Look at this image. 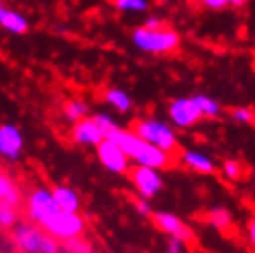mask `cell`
Segmentation results:
<instances>
[{"instance_id": "cell-1", "label": "cell", "mask_w": 255, "mask_h": 253, "mask_svg": "<svg viewBox=\"0 0 255 253\" xmlns=\"http://www.w3.org/2000/svg\"><path fill=\"white\" fill-rule=\"evenodd\" d=\"M109 139H113L117 144L121 146L129 161L140 166H152L157 170H165L172 163V153L161 150L157 146L150 144L146 140H142L133 131V129H124L119 127Z\"/></svg>"}, {"instance_id": "cell-2", "label": "cell", "mask_w": 255, "mask_h": 253, "mask_svg": "<svg viewBox=\"0 0 255 253\" xmlns=\"http://www.w3.org/2000/svg\"><path fill=\"white\" fill-rule=\"evenodd\" d=\"M11 242L20 253H59V241L33 222H17L11 229Z\"/></svg>"}, {"instance_id": "cell-3", "label": "cell", "mask_w": 255, "mask_h": 253, "mask_svg": "<svg viewBox=\"0 0 255 253\" xmlns=\"http://www.w3.org/2000/svg\"><path fill=\"white\" fill-rule=\"evenodd\" d=\"M133 131L137 133L142 140H146L150 144L157 146V148L165 150V152H168V153L178 152V148H179L178 135H176L174 126L168 124V122L153 119V117H144V119L135 121Z\"/></svg>"}, {"instance_id": "cell-4", "label": "cell", "mask_w": 255, "mask_h": 253, "mask_svg": "<svg viewBox=\"0 0 255 253\" xmlns=\"http://www.w3.org/2000/svg\"><path fill=\"white\" fill-rule=\"evenodd\" d=\"M133 44L142 52L148 54H166L179 46V35L170 28L159 26V28H148L140 26L131 35Z\"/></svg>"}, {"instance_id": "cell-5", "label": "cell", "mask_w": 255, "mask_h": 253, "mask_svg": "<svg viewBox=\"0 0 255 253\" xmlns=\"http://www.w3.org/2000/svg\"><path fill=\"white\" fill-rule=\"evenodd\" d=\"M59 211L61 209H59L56 200H54L52 189L37 187L26 198V215H28V220L37 224L39 228H45Z\"/></svg>"}, {"instance_id": "cell-6", "label": "cell", "mask_w": 255, "mask_h": 253, "mask_svg": "<svg viewBox=\"0 0 255 253\" xmlns=\"http://www.w3.org/2000/svg\"><path fill=\"white\" fill-rule=\"evenodd\" d=\"M43 229L56 241L65 242L70 239H76V237H82L85 231V218L82 216V213L59 211Z\"/></svg>"}, {"instance_id": "cell-7", "label": "cell", "mask_w": 255, "mask_h": 253, "mask_svg": "<svg viewBox=\"0 0 255 253\" xmlns=\"http://www.w3.org/2000/svg\"><path fill=\"white\" fill-rule=\"evenodd\" d=\"M129 177H131V183H133L137 194H139L140 198H144V200H150V202H152L153 198L163 190V187H165L161 170L152 168V166L135 165L133 168H131Z\"/></svg>"}, {"instance_id": "cell-8", "label": "cell", "mask_w": 255, "mask_h": 253, "mask_svg": "<svg viewBox=\"0 0 255 253\" xmlns=\"http://www.w3.org/2000/svg\"><path fill=\"white\" fill-rule=\"evenodd\" d=\"M96 150V157L100 161V165L106 168L111 174H117V176H122V174H128L129 172V157H128L124 150L117 144L113 139H106L100 142V144L95 148Z\"/></svg>"}, {"instance_id": "cell-9", "label": "cell", "mask_w": 255, "mask_h": 253, "mask_svg": "<svg viewBox=\"0 0 255 253\" xmlns=\"http://www.w3.org/2000/svg\"><path fill=\"white\" fill-rule=\"evenodd\" d=\"M168 119L170 124L178 129H189L196 122H200L204 117L198 109L196 102L192 96H181V98H174L168 104Z\"/></svg>"}, {"instance_id": "cell-10", "label": "cell", "mask_w": 255, "mask_h": 253, "mask_svg": "<svg viewBox=\"0 0 255 253\" xmlns=\"http://www.w3.org/2000/svg\"><path fill=\"white\" fill-rule=\"evenodd\" d=\"M152 218L155 222V226L165 235H168V239H178V241H183L185 244L194 239L192 229L178 215H174L170 211H157L152 215Z\"/></svg>"}, {"instance_id": "cell-11", "label": "cell", "mask_w": 255, "mask_h": 253, "mask_svg": "<svg viewBox=\"0 0 255 253\" xmlns=\"http://www.w3.org/2000/svg\"><path fill=\"white\" fill-rule=\"evenodd\" d=\"M104 139H106V135L98 127V124L93 121V117H85L72 124V129H70L72 144L83 146V148H96Z\"/></svg>"}, {"instance_id": "cell-12", "label": "cell", "mask_w": 255, "mask_h": 253, "mask_svg": "<svg viewBox=\"0 0 255 253\" xmlns=\"http://www.w3.org/2000/svg\"><path fill=\"white\" fill-rule=\"evenodd\" d=\"M24 150V137L15 124H0V157L19 161Z\"/></svg>"}, {"instance_id": "cell-13", "label": "cell", "mask_w": 255, "mask_h": 253, "mask_svg": "<svg viewBox=\"0 0 255 253\" xmlns=\"http://www.w3.org/2000/svg\"><path fill=\"white\" fill-rule=\"evenodd\" d=\"M179 163L187 166L191 172L202 174V176H211L217 172V163L215 159L200 150H185L179 153Z\"/></svg>"}, {"instance_id": "cell-14", "label": "cell", "mask_w": 255, "mask_h": 253, "mask_svg": "<svg viewBox=\"0 0 255 253\" xmlns=\"http://www.w3.org/2000/svg\"><path fill=\"white\" fill-rule=\"evenodd\" d=\"M52 194H54V200H56V203H58V207L61 211L80 213L82 198L72 187H69V185H56V187H52Z\"/></svg>"}, {"instance_id": "cell-15", "label": "cell", "mask_w": 255, "mask_h": 253, "mask_svg": "<svg viewBox=\"0 0 255 253\" xmlns=\"http://www.w3.org/2000/svg\"><path fill=\"white\" fill-rule=\"evenodd\" d=\"M0 26L11 33H26L28 32V19L22 13L7 9V7H0Z\"/></svg>"}, {"instance_id": "cell-16", "label": "cell", "mask_w": 255, "mask_h": 253, "mask_svg": "<svg viewBox=\"0 0 255 253\" xmlns=\"http://www.w3.org/2000/svg\"><path fill=\"white\" fill-rule=\"evenodd\" d=\"M0 202H7L15 207H19L22 203V192H20L19 185L2 168H0Z\"/></svg>"}, {"instance_id": "cell-17", "label": "cell", "mask_w": 255, "mask_h": 253, "mask_svg": "<svg viewBox=\"0 0 255 253\" xmlns=\"http://www.w3.org/2000/svg\"><path fill=\"white\" fill-rule=\"evenodd\" d=\"M104 100L108 102L115 111H119V113H129V111L133 109L131 96L128 95L126 91H122V89H117V87L108 89V91L104 93Z\"/></svg>"}, {"instance_id": "cell-18", "label": "cell", "mask_w": 255, "mask_h": 253, "mask_svg": "<svg viewBox=\"0 0 255 253\" xmlns=\"http://www.w3.org/2000/svg\"><path fill=\"white\" fill-rule=\"evenodd\" d=\"M205 220L209 222L215 229L226 231V229H230L231 224H233V213H231L228 207H224V205H213V207L207 211Z\"/></svg>"}, {"instance_id": "cell-19", "label": "cell", "mask_w": 255, "mask_h": 253, "mask_svg": "<svg viewBox=\"0 0 255 253\" xmlns=\"http://www.w3.org/2000/svg\"><path fill=\"white\" fill-rule=\"evenodd\" d=\"M63 117L69 122H72V124L85 119V117H89V106H87V102L80 100V98L67 100L63 104Z\"/></svg>"}, {"instance_id": "cell-20", "label": "cell", "mask_w": 255, "mask_h": 253, "mask_svg": "<svg viewBox=\"0 0 255 253\" xmlns=\"http://www.w3.org/2000/svg\"><path fill=\"white\" fill-rule=\"evenodd\" d=\"M192 98H194V102H196V106H198V109H200L202 117H205V119H215V117H218V115H220V111H222V108H220L218 100L211 98V96L194 95Z\"/></svg>"}, {"instance_id": "cell-21", "label": "cell", "mask_w": 255, "mask_h": 253, "mask_svg": "<svg viewBox=\"0 0 255 253\" xmlns=\"http://www.w3.org/2000/svg\"><path fill=\"white\" fill-rule=\"evenodd\" d=\"M19 222V207L7 202H0V229H13Z\"/></svg>"}, {"instance_id": "cell-22", "label": "cell", "mask_w": 255, "mask_h": 253, "mask_svg": "<svg viewBox=\"0 0 255 253\" xmlns=\"http://www.w3.org/2000/svg\"><path fill=\"white\" fill-rule=\"evenodd\" d=\"M93 121L98 124V127L102 129V133L106 135V137H111L113 133L119 129V124L115 122V119L111 117L109 113H104V111H98V113H95L93 115Z\"/></svg>"}, {"instance_id": "cell-23", "label": "cell", "mask_w": 255, "mask_h": 253, "mask_svg": "<svg viewBox=\"0 0 255 253\" xmlns=\"http://www.w3.org/2000/svg\"><path fill=\"white\" fill-rule=\"evenodd\" d=\"M111 2H113L115 9L124 13H129V11L140 13L148 9V0H111Z\"/></svg>"}, {"instance_id": "cell-24", "label": "cell", "mask_w": 255, "mask_h": 253, "mask_svg": "<svg viewBox=\"0 0 255 253\" xmlns=\"http://www.w3.org/2000/svg\"><path fill=\"white\" fill-rule=\"evenodd\" d=\"M91 252H93L91 244L82 241V237L65 241L63 244H61V248H59V253H91Z\"/></svg>"}, {"instance_id": "cell-25", "label": "cell", "mask_w": 255, "mask_h": 253, "mask_svg": "<svg viewBox=\"0 0 255 253\" xmlns=\"http://www.w3.org/2000/svg\"><path fill=\"white\" fill-rule=\"evenodd\" d=\"M222 176L226 179H230V181H237V179H241L243 177V165L235 161V159H228V161H224L222 165Z\"/></svg>"}, {"instance_id": "cell-26", "label": "cell", "mask_w": 255, "mask_h": 253, "mask_svg": "<svg viewBox=\"0 0 255 253\" xmlns=\"http://www.w3.org/2000/svg\"><path fill=\"white\" fill-rule=\"evenodd\" d=\"M231 119H233L235 122H239V124H252L255 119V115L250 108L241 106V108H235L233 111H231Z\"/></svg>"}, {"instance_id": "cell-27", "label": "cell", "mask_w": 255, "mask_h": 253, "mask_svg": "<svg viewBox=\"0 0 255 253\" xmlns=\"http://www.w3.org/2000/svg\"><path fill=\"white\" fill-rule=\"evenodd\" d=\"M165 253H187L185 252V242L178 241V239H168Z\"/></svg>"}, {"instance_id": "cell-28", "label": "cell", "mask_w": 255, "mask_h": 253, "mask_svg": "<svg viewBox=\"0 0 255 253\" xmlns=\"http://www.w3.org/2000/svg\"><path fill=\"white\" fill-rule=\"evenodd\" d=\"M135 209H137V213H139L140 216H152L153 215L152 203H150V200H144V198H140L139 202L135 203Z\"/></svg>"}, {"instance_id": "cell-29", "label": "cell", "mask_w": 255, "mask_h": 253, "mask_svg": "<svg viewBox=\"0 0 255 253\" xmlns=\"http://www.w3.org/2000/svg\"><path fill=\"white\" fill-rule=\"evenodd\" d=\"M246 239H248V244L252 248H255V211L252 218H250L248 226H246Z\"/></svg>"}, {"instance_id": "cell-30", "label": "cell", "mask_w": 255, "mask_h": 253, "mask_svg": "<svg viewBox=\"0 0 255 253\" xmlns=\"http://www.w3.org/2000/svg\"><path fill=\"white\" fill-rule=\"evenodd\" d=\"M200 2H202L205 7H209V9H222V7L228 6L226 0H200Z\"/></svg>"}, {"instance_id": "cell-31", "label": "cell", "mask_w": 255, "mask_h": 253, "mask_svg": "<svg viewBox=\"0 0 255 253\" xmlns=\"http://www.w3.org/2000/svg\"><path fill=\"white\" fill-rule=\"evenodd\" d=\"M144 26H148V28H159V26H163V19H159V17H148Z\"/></svg>"}, {"instance_id": "cell-32", "label": "cell", "mask_w": 255, "mask_h": 253, "mask_svg": "<svg viewBox=\"0 0 255 253\" xmlns=\"http://www.w3.org/2000/svg\"><path fill=\"white\" fill-rule=\"evenodd\" d=\"M246 0H226L228 6H243Z\"/></svg>"}, {"instance_id": "cell-33", "label": "cell", "mask_w": 255, "mask_h": 253, "mask_svg": "<svg viewBox=\"0 0 255 253\" xmlns=\"http://www.w3.org/2000/svg\"><path fill=\"white\" fill-rule=\"evenodd\" d=\"M0 7H2V2H0Z\"/></svg>"}, {"instance_id": "cell-34", "label": "cell", "mask_w": 255, "mask_h": 253, "mask_svg": "<svg viewBox=\"0 0 255 253\" xmlns=\"http://www.w3.org/2000/svg\"><path fill=\"white\" fill-rule=\"evenodd\" d=\"M254 177H255V170H254Z\"/></svg>"}, {"instance_id": "cell-35", "label": "cell", "mask_w": 255, "mask_h": 253, "mask_svg": "<svg viewBox=\"0 0 255 253\" xmlns=\"http://www.w3.org/2000/svg\"><path fill=\"white\" fill-rule=\"evenodd\" d=\"M91 253H95V250H93V252H91Z\"/></svg>"}]
</instances>
